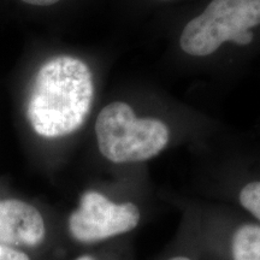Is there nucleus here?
Segmentation results:
<instances>
[{"label":"nucleus","instance_id":"nucleus-9","mask_svg":"<svg viewBox=\"0 0 260 260\" xmlns=\"http://www.w3.org/2000/svg\"><path fill=\"white\" fill-rule=\"evenodd\" d=\"M22 2L27 3V4L30 5H37V6H47L56 4V3L59 2V0H22Z\"/></svg>","mask_w":260,"mask_h":260},{"label":"nucleus","instance_id":"nucleus-2","mask_svg":"<svg viewBox=\"0 0 260 260\" xmlns=\"http://www.w3.org/2000/svg\"><path fill=\"white\" fill-rule=\"evenodd\" d=\"M99 151L116 164L148 160L168 145L170 132L160 119L136 117L132 106L115 102L104 107L95 122Z\"/></svg>","mask_w":260,"mask_h":260},{"label":"nucleus","instance_id":"nucleus-8","mask_svg":"<svg viewBox=\"0 0 260 260\" xmlns=\"http://www.w3.org/2000/svg\"><path fill=\"white\" fill-rule=\"evenodd\" d=\"M0 260H30L25 253L17 251L14 247L0 245Z\"/></svg>","mask_w":260,"mask_h":260},{"label":"nucleus","instance_id":"nucleus-5","mask_svg":"<svg viewBox=\"0 0 260 260\" xmlns=\"http://www.w3.org/2000/svg\"><path fill=\"white\" fill-rule=\"evenodd\" d=\"M44 237V218L34 206L19 200L0 201V245L32 247Z\"/></svg>","mask_w":260,"mask_h":260},{"label":"nucleus","instance_id":"nucleus-4","mask_svg":"<svg viewBox=\"0 0 260 260\" xmlns=\"http://www.w3.org/2000/svg\"><path fill=\"white\" fill-rule=\"evenodd\" d=\"M140 222V211L133 203L116 204L98 191L82 195L71 213L69 230L80 242L92 243L132 232Z\"/></svg>","mask_w":260,"mask_h":260},{"label":"nucleus","instance_id":"nucleus-10","mask_svg":"<svg viewBox=\"0 0 260 260\" xmlns=\"http://www.w3.org/2000/svg\"><path fill=\"white\" fill-rule=\"evenodd\" d=\"M169 260H191V259L188 258V256L178 255V256H174V258H171V259H169Z\"/></svg>","mask_w":260,"mask_h":260},{"label":"nucleus","instance_id":"nucleus-6","mask_svg":"<svg viewBox=\"0 0 260 260\" xmlns=\"http://www.w3.org/2000/svg\"><path fill=\"white\" fill-rule=\"evenodd\" d=\"M234 260H260V225L245 224L233 236Z\"/></svg>","mask_w":260,"mask_h":260},{"label":"nucleus","instance_id":"nucleus-1","mask_svg":"<svg viewBox=\"0 0 260 260\" xmlns=\"http://www.w3.org/2000/svg\"><path fill=\"white\" fill-rule=\"evenodd\" d=\"M93 95L88 65L75 57H54L35 76L27 104L28 121L44 138L69 135L86 121Z\"/></svg>","mask_w":260,"mask_h":260},{"label":"nucleus","instance_id":"nucleus-3","mask_svg":"<svg viewBox=\"0 0 260 260\" xmlns=\"http://www.w3.org/2000/svg\"><path fill=\"white\" fill-rule=\"evenodd\" d=\"M259 24L260 0H212L186 24L180 45L190 56H210L226 41L248 45L253 40L249 29Z\"/></svg>","mask_w":260,"mask_h":260},{"label":"nucleus","instance_id":"nucleus-11","mask_svg":"<svg viewBox=\"0 0 260 260\" xmlns=\"http://www.w3.org/2000/svg\"><path fill=\"white\" fill-rule=\"evenodd\" d=\"M77 260H94L92 256H88V255H84V256H81V258H79Z\"/></svg>","mask_w":260,"mask_h":260},{"label":"nucleus","instance_id":"nucleus-7","mask_svg":"<svg viewBox=\"0 0 260 260\" xmlns=\"http://www.w3.org/2000/svg\"><path fill=\"white\" fill-rule=\"evenodd\" d=\"M240 203L260 220V182H251L240 191Z\"/></svg>","mask_w":260,"mask_h":260}]
</instances>
